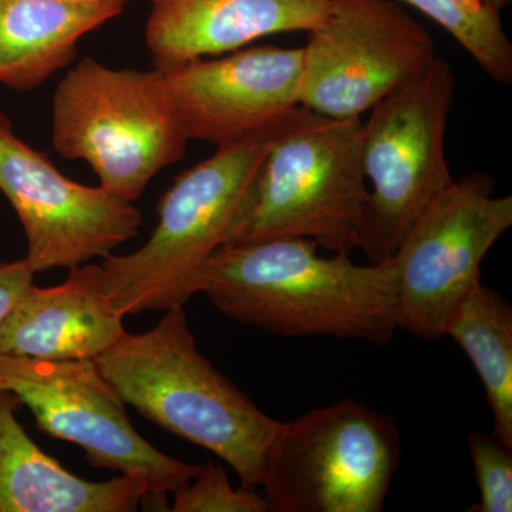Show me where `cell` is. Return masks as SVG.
Returning <instances> with one entry per match:
<instances>
[{
  "label": "cell",
  "mask_w": 512,
  "mask_h": 512,
  "mask_svg": "<svg viewBox=\"0 0 512 512\" xmlns=\"http://www.w3.org/2000/svg\"><path fill=\"white\" fill-rule=\"evenodd\" d=\"M197 293L242 325L281 338L330 336L383 346L396 325L393 268L322 256L306 238L221 245L202 266Z\"/></svg>",
  "instance_id": "6da1fadb"
},
{
  "label": "cell",
  "mask_w": 512,
  "mask_h": 512,
  "mask_svg": "<svg viewBox=\"0 0 512 512\" xmlns=\"http://www.w3.org/2000/svg\"><path fill=\"white\" fill-rule=\"evenodd\" d=\"M184 308L167 309L148 332L126 333L94 362L126 406L211 451L242 487L258 490L282 421L259 410L202 355Z\"/></svg>",
  "instance_id": "7a4b0ae2"
},
{
  "label": "cell",
  "mask_w": 512,
  "mask_h": 512,
  "mask_svg": "<svg viewBox=\"0 0 512 512\" xmlns=\"http://www.w3.org/2000/svg\"><path fill=\"white\" fill-rule=\"evenodd\" d=\"M281 123L217 147L214 156L178 175L161 197L158 224L146 244L133 254L103 258L101 289L121 316L164 312L197 295L202 266L228 244L251 208Z\"/></svg>",
  "instance_id": "3957f363"
},
{
  "label": "cell",
  "mask_w": 512,
  "mask_h": 512,
  "mask_svg": "<svg viewBox=\"0 0 512 512\" xmlns=\"http://www.w3.org/2000/svg\"><path fill=\"white\" fill-rule=\"evenodd\" d=\"M369 201L362 119H333L298 106L276 131L254 201L228 244L306 238L350 256L362 247Z\"/></svg>",
  "instance_id": "277c9868"
},
{
  "label": "cell",
  "mask_w": 512,
  "mask_h": 512,
  "mask_svg": "<svg viewBox=\"0 0 512 512\" xmlns=\"http://www.w3.org/2000/svg\"><path fill=\"white\" fill-rule=\"evenodd\" d=\"M52 141L60 156L86 161L101 187L134 202L190 140L163 70H116L84 57L57 84Z\"/></svg>",
  "instance_id": "5b68a950"
},
{
  "label": "cell",
  "mask_w": 512,
  "mask_h": 512,
  "mask_svg": "<svg viewBox=\"0 0 512 512\" xmlns=\"http://www.w3.org/2000/svg\"><path fill=\"white\" fill-rule=\"evenodd\" d=\"M456 77L434 56L362 121V165L372 184L360 251L370 264L392 258L431 202L454 183L444 153Z\"/></svg>",
  "instance_id": "8992f818"
},
{
  "label": "cell",
  "mask_w": 512,
  "mask_h": 512,
  "mask_svg": "<svg viewBox=\"0 0 512 512\" xmlns=\"http://www.w3.org/2000/svg\"><path fill=\"white\" fill-rule=\"evenodd\" d=\"M400 450L390 417L343 399L282 421L261 488L275 512H382Z\"/></svg>",
  "instance_id": "52a82bcc"
},
{
  "label": "cell",
  "mask_w": 512,
  "mask_h": 512,
  "mask_svg": "<svg viewBox=\"0 0 512 512\" xmlns=\"http://www.w3.org/2000/svg\"><path fill=\"white\" fill-rule=\"evenodd\" d=\"M494 177L467 175L441 192L389 259L397 329L441 339L454 312L481 282V264L512 227V197Z\"/></svg>",
  "instance_id": "ba28073f"
},
{
  "label": "cell",
  "mask_w": 512,
  "mask_h": 512,
  "mask_svg": "<svg viewBox=\"0 0 512 512\" xmlns=\"http://www.w3.org/2000/svg\"><path fill=\"white\" fill-rule=\"evenodd\" d=\"M0 390L28 406L47 436L83 448L93 467L143 481L147 498L174 493L200 471V464L167 456L137 433L94 360L0 355Z\"/></svg>",
  "instance_id": "9c48e42d"
},
{
  "label": "cell",
  "mask_w": 512,
  "mask_h": 512,
  "mask_svg": "<svg viewBox=\"0 0 512 512\" xmlns=\"http://www.w3.org/2000/svg\"><path fill=\"white\" fill-rule=\"evenodd\" d=\"M302 50L301 106L333 119H362L436 56L396 0H332Z\"/></svg>",
  "instance_id": "30bf717a"
},
{
  "label": "cell",
  "mask_w": 512,
  "mask_h": 512,
  "mask_svg": "<svg viewBox=\"0 0 512 512\" xmlns=\"http://www.w3.org/2000/svg\"><path fill=\"white\" fill-rule=\"evenodd\" d=\"M0 191L28 239L26 261L37 272L74 268L106 258L136 237L143 214L106 188L69 178L13 133L0 110Z\"/></svg>",
  "instance_id": "8fae6325"
},
{
  "label": "cell",
  "mask_w": 512,
  "mask_h": 512,
  "mask_svg": "<svg viewBox=\"0 0 512 512\" xmlns=\"http://www.w3.org/2000/svg\"><path fill=\"white\" fill-rule=\"evenodd\" d=\"M302 66V47L256 46L163 72L188 140L221 147L276 126L301 106Z\"/></svg>",
  "instance_id": "7c38bea8"
},
{
  "label": "cell",
  "mask_w": 512,
  "mask_h": 512,
  "mask_svg": "<svg viewBox=\"0 0 512 512\" xmlns=\"http://www.w3.org/2000/svg\"><path fill=\"white\" fill-rule=\"evenodd\" d=\"M146 43L156 69L244 49L261 37L311 32L332 0H150Z\"/></svg>",
  "instance_id": "4fadbf2b"
},
{
  "label": "cell",
  "mask_w": 512,
  "mask_h": 512,
  "mask_svg": "<svg viewBox=\"0 0 512 512\" xmlns=\"http://www.w3.org/2000/svg\"><path fill=\"white\" fill-rule=\"evenodd\" d=\"M101 266L69 269L50 288L32 285L0 328V355L40 360H94L124 335V316L100 285Z\"/></svg>",
  "instance_id": "5bb4252c"
},
{
  "label": "cell",
  "mask_w": 512,
  "mask_h": 512,
  "mask_svg": "<svg viewBox=\"0 0 512 512\" xmlns=\"http://www.w3.org/2000/svg\"><path fill=\"white\" fill-rule=\"evenodd\" d=\"M18 404L0 390V512H130L150 495L136 477L74 476L30 439L16 419Z\"/></svg>",
  "instance_id": "9a60e30c"
},
{
  "label": "cell",
  "mask_w": 512,
  "mask_h": 512,
  "mask_svg": "<svg viewBox=\"0 0 512 512\" xmlns=\"http://www.w3.org/2000/svg\"><path fill=\"white\" fill-rule=\"evenodd\" d=\"M131 0H0V83L30 92L77 57V43Z\"/></svg>",
  "instance_id": "2e32d148"
},
{
  "label": "cell",
  "mask_w": 512,
  "mask_h": 512,
  "mask_svg": "<svg viewBox=\"0 0 512 512\" xmlns=\"http://www.w3.org/2000/svg\"><path fill=\"white\" fill-rule=\"evenodd\" d=\"M444 336L466 352L493 413V436L512 447V308L478 282L458 306Z\"/></svg>",
  "instance_id": "e0dca14e"
},
{
  "label": "cell",
  "mask_w": 512,
  "mask_h": 512,
  "mask_svg": "<svg viewBox=\"0 0 512 512\" xmlns=\"http://www.w3.org/2000/svg\"><path fill=\"white\" fill-rule=\"evenodd\" d=\"M434 20L495 83L512 84V43L500 12L485 0H396Z\"/></svg>",
  "instance_id": "ac0fdd59"
},
{
  "label": "cell",
  "mask_w": 512,
  "mask_h": 512,
  "mask_svg": "<svg viewBox=\"0 0 512 512\" xmlns=\"http://www.w3.org/2000/svg\"><path fill=\"white\" fill-rule=\"evenodd\" d=\"M174 512H268L264 495L232 487L224 468L208 460L197 476L174 491Z\"/></svg>",
  "instance_id": "d6986e66"
},
{
  "label": "cell",
  "mask_w": 512,
  "mask_h": 512,
  "mask_svg": "<svg viewBox=\"0 0 512 512\" xmlns=\"http://www.w3.org/2000/svg\"><path fill=\"white\" fill-rule=\"evenodd\" d=\"M468 453L473 463L480 501L468 512L512 511V447L493 434H468Z\"/></svg>",
  "instance_id": "ffe728a7"
},
{
  "label": "cell",
  "mask_w": 512,
  "mask_h": 512,
  "mask_svg": "<svg viewBox=\"0 0 512 512\" xmlns=\"http://www.w3.org/2000/svg\"><path fill=\"white\" fill-rule=\"evenodd\" d=\"M35 271L25 258L15 262H0V328L20 298L33 285Z\"/></svg>",
  "instance_id": "44dd1931"
},
{
  "label": "cell",
  "mask_w": 512,
  "mask_h": 512,
  "mask_svg": "<svg viewBox=\"0 0 512 512\" xmlns=\"http://www.w3.org/2000/svg\"><path fill=\"white\" fill-rule=\"evenodd\" d=\"M511 0H485L488 6H491L497 12H503L508 5H510Z\"/></svg>",
  "instance_id": "7402d4cb"
}]
</instances>
